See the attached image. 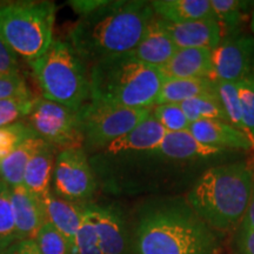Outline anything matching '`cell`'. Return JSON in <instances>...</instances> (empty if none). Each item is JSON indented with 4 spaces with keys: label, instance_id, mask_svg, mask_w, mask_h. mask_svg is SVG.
<instances>
[{
    "label": "cell",
    "instance_id": "cell-1",
    "mask_svg": "<svg viewBox=\"0 0 254 254\" xmlns=\"http://www.w3.org/2000/svg\"><path fill=\"white\" fill-rule=\"evenodd\" d=\"M153 15L150 1H105L79 18L69 32V45L85 63L92 64L131 52Z\"/></svg>",
    "mask_w": 254,
    "mask_h": 254
},
{
    "label": "cell",
    "instance_id": "cell-2",
    "mask_svg": "<svg viewBox=\"0 0 254 254\" xmlns=\"http://www.w3.org/2000/svg\"><path fill=\"white\" fill-rule=\"evenodd\" d=\"M136 254H215L218 239L189 204L151 208L136 228Z\"/></svg>",
    "mask_w": 254,
    "mask_h": 254
},
{
    "label": "cell",
    "instance_id": "cell-3",
    "mask_svg": "<svg viewBox=\"0 0 254 254\" xmlns=\"http://www.w3.org/2000/svg\"><path fill=\"white\" fill-rule=\"evenodd\" d=\"M254 185L245 161L209 168L187 195V204L211 230L230 231L243 221Z\"/></svg>",
    "mask_w": 254,
    "mask_h": 254
},
{
    "label": "cell",
    "instance_id": "cell-4",
    "mask_svg": "<svg viewBox=\"0 0 254 254\" xmlns=\"http://www.w3.org/2000/svg\"><path fill=\"white\" fill-rule=\"evenodd\" d=\"M165 79L160 68L140 62L131 52L109 57L92 65L91 99L128 109H152Z\"/></svg>",
    "mask_w": 254,
    "mask_h": 254
},
{
    "label": "cell",
    "instance_id": "cell-5",
    "mask_svg": "<svg viewBox=\"0 0 254 254\" xmlns=\"http://www.w3.org/2000/svg\"><path fill=\"white\" fill-rule=\"evenodd\" d=\"M28 64L44 99L77 112L91 99L90 71L69 43L53 40L45 55Z\"/></svg>",
    "mask_w": 254,
    "mask_h": 254
},
{
    "label": "cell",
    "instance_id": "cell-6",
    "mask_svg": "<svg viewBox=\"0 0 254 254\" xmlns=\"http://www.w3.org/2000/svg\"><path fill=\"white\" fill-rule=\"evenodd\" d=\"M56 5L51 1L0 4V37L17 56L33 62L53 41Z\"/></svg>",
    "mask_w": 254,
    "mask_h": 254
},
{
    "label": "cell",
    "instance_id": "cell-7",
    "mask_svg": "<svg viewBox=\"0 0 254 254\" xmlns=\"http://www.w3.org/2000/svg\"><path fill=\"white\" fill-rule=\"evenodd\" d=\"M151 110L128 109L90 99L78 111L84 147L90 152L105 150L144 122Z\"/></svg>",
    "mask_w": 254,
    "mask_h": 254
},
{
    "label": "cell",
    "instance_id": "cell-8",
    "mask_svg": "<svg viewBox=\"0 0 254 254\" xmlns=\"http://www.w3.org/2000/svg\"><path fill=\"white\" fill-rule=\"evenodd\" d=\"M27 118L36 134L56 148L64 151L84 146L77 111L43 98L36 100Z\"/></svg>",
    "mask_w": 254,
    "mask_h": 254
},
{
    "label": "cell",
    "instance_id": "cell-9",
    "mask_svg": "<svg viewBox=\"0 0 254 254\" xmlns=\"http://www.w3.org/2000/svg\"><path fill=\"white\" fill-rule=\"evenodd\" d=\"M53 187L57 196L72 202L93 196L98 183L84 148L64 150L57 155Z\"/></svg>",
    "mask_w": 254,
    "mask_h": 254
},
{
    "label": "cell",
    "instance_id": "cell-10",
    "mask_svg": "<svg viewBox=\"0 0 254 254\" xmlns=\"http://www.w3.org/2000/svg\"><path fill=\"white\" fill-rule=\"evenodd\" d=\"M254 73V38L228 34L213 50L212 80L239 82Z\"/></svg>",
    "mask_w": 254,
    "mask_h": 254
},
{
    "label": "cell",
    "instance_id": "cell-11",
    "mask_svg": "<svg viewBox=\"0 0 254 254\" xmlns=\"http://www.w3.org/2000/svg\"><path fill=\"white\" fill-rule=\"evenodd\" d=\"M200 144L218 150H243L254 148V138L240 131L230 123L217 119H202L190 123L187 129Z\"/></svg>",
    "mask_w": 254,
    "mask_h": 254
},
{
    "label": "cell",
    "instance_id": "cell-12",
    "mask_svg": "<svg viewBox=\"0 0 254 254\" xmlns=\"http://www.w3.org/2000/svg\"><path fill=\"white\" fill-rule=\"evenodd\" d=\"M177 51L178 47L166 30L164 20L154 13L131 53L140 62L160 68L170 62Z\"/></svg>",
    "mask_w": 254,
    "mask_h": 254
},
{
    "label": "cell",
    "instance_id": "cell-13",
    "mask_svg": "<svg viewBox=\"0 0 254 254\" xmlns=\"http://www.w3.org/2000/svg\"><path fill=\"white\" fill-rule=\"evenodd\" d=\"M167 131L151 114L125 136L107 146L104 152L111 157L152 153L163 142Z\"/></svg>",
    "mask_w": 254,
    "mask_h": 254
},
{
    "label": "cell",
    "instance_id": "cell-14",
    "mask_svg": "<svg viewBox=\"0 0 254 254\" xmlns=\"http://www.w3.org/2000/svg\"><path fill=\"white\" fill-rule=\"evenodd\" d=\"M164 24L178 49H209L213 51L222 39V28L217 19L213 18L180 24L164 20Z\"/></svg>",
    "mask_w": 254,
    "mask_h": 254
},
{
    "label": "cell",
    "instance_id": "cell-15",
    "mask_svg": "<svg viewBox=\"0 0 254 254\" xmlns=\"http://www.w3.org/2000/svg\"><path fill=\"white\" fill-rule=\"evenodd\" d=\"M11 200L18 240H34L46 222L43 202L23 185L11 189Z\"/></svg>",
    "mask_w": 254,
    "mask_h": 254
},
{
    "label": "cell",
    "instance_id": "cell-16",
    "mask_svg": "<svg viewBox=\"0 0 254 254\" xmlns=\"http://www.w3.org/2000/svg\"><path fill=\"white\" fill-rule=\"evenodd\" d=\"M85 209L94 225L101 254H124L126 237L120 215L112 208L98 205H85Z\"/></svg>",
    "mask_w": 254,
    "mask_h": 254
},
{
    "label": "cell",
    "instance_id": "cell-17",
    "mask_svg": "<svg viewBox=\"0 0 254 254\" xmlns=\"http://www.w3.org/2000/svg\"><path fill=\"white\" fill-rule=\"evenodd\" d=\"M165 78L213 77V51L209 49H178L166 65L160 67Z\"/></svg>",
    "mask_w": 254,
    "mask_h": 254
},
{
    "label": "cell",
    "instance_id": "cell-18",
    "mask_svg": "<svg viewBox=\"0 0 254 254\" xmlns=\"http://www.w3.org/2000/svg\"><path fill=\"white\" fill-rule=\"evenodd\" d=\"M46 221L58 230L71 244L75 254V237L84 215L85 207L51 194L43 201Z\"/></svg>",
    "mask_w": 254,
    "mask_h": 254
},
{
    "label": "cell",
    "instance_id": "cell-19",
    "mask_svg": "<svg viewBox=\"0 0 254 254\" xmlns=\"http://www.w3.org/2000/svg\"><path fill=\"white\" fill-rule=\"evenodd\" d=\"M56 147L46 144L33 155L25 170L23 186L41 202L51 193V182L56 165Z\"/></svg>",
    "mask_w": 254,
    "mask_h": 254
},
{
    "label": "cell",
    "instance_id": "cell-20",
    "mask_svg": "<svg viewBox=\"0 0 254 254\" xmlns=\"http://www.w3.org/2000/svg\"><path fill=\"white\" fill-rule=\"evenodd\" d=\"M221 150L208 147L196 140L189 131L167 132L163 142L152 154L170 160H190V159L208 158L221 153Z\"/></svg>",
    "mask_w": 254,
    "mask_h": 254
},
{
    "label": "cell",
    "instance_id": "cell-21",
    "mask_svg": "<svg viewBox=\"0 0 254 254\" xmlns=\"http://www.w3.org/2000/svg\"><path fill=\"white\" fill-rule=\"evenodd\" d=\"M204 95H218L215 81L212 79L168 78L165 79L155 105L182 104Z\"/></svg>",
    "mask_w": 254,
    "mask_h": 254
},
{
    "label": "cell",
    "instance_id": "cell-22",
    "mask_svg": "<svg viewBox=\"0 0 254 254\" xmlns=\"http://www.w3.org/2000/svg\"><path fill=\"white\" fill-rule=\"evenodd\" d=\"M154 13L168 23L180 24L201 19H215L211 0H154Z\"/></svg>",
    "mask_w": 254,
    "mask_h": 254
},
{
    "label": "cell",
    "instance_id": "cell-23",
    "mask_svg": "<svg viewBox=\"0 0 254 254\" xmlns=\"http://www.w3.org/2000/svg\"><path fill=\"white\" fill-rule=\"evenodd\" d=\"M47 144L39 136H32L5 158L0 159V180L9 189L23 185L25 170L33 155Z\"/></svg>",
    "mask_w": 254,
    "mask_h": 254
},
{
    "label": "cell",
    "instance_id": "cell-24",
    "mask_svg": "<svg viewBox=\"0 0 254 254\" xmlns=\"http://www.w3.org/2000/svg\"><path fill=\"white\" fill-rule=\"evenodd\" d=\"M190 123L202 119H217L228 123L226 112L218 95H204L179 104Z\"/></svg>",
    "mask_w": 254,
    "mask_h": 254
},
{
    "label": "cell",
    "instance_id": "cell-25",
    "mask_svg": "<svg viewBox=\"0 0 254 254\" xmlns=\"http://www.w3.org/2000/svg\"><path fill=\"white\" fill-rule=\"evenodd\" d=\"M215 86H217L219 100H220L222 107H224L225 112H226L228 123L234 127H237L240 131L251 135L249 131H247L245 123H244L243 109H241L239 90H238V82L217 80L215 81Z\"/></svg>",
    "mask_w": 254,
    "mask_h": 254
},
{
    "label": "cell",
    "instance_id": "cell-26",
    "mask_svg": "<svg viewBox=\"0 0 254 254\" xmlns=\"http://www.w3.org/2000/svg\"><path fill=\"white\" fill-rule=\"evenodd\" d=\"M18 241L11 189L0 180V254Z\"/></svg>",
    "mask_w": 254,
    "mask_h": 254
},
{
    "label": "cell",
    "instance_id": "cell-27",
    "mask_svg": "<svg viewBox=\"0 0 254 254\" xmlns=\"http://www.w3.org/2000/svg\"><path fill=\"white\" fill-rule=\"evenodd\" d=\"M34 243L41 254H73L69 241L47 221L38 231Z\"/></svg>",
    "mask_w": 254,
    "mask_h": 254
},
{
    "label": "cell",
    "instance_id": "cell-28",
    "mask_svg": "<svg viewBox=\"0 0 254 254\" xmlns=\"http://www.w3.org/2000/svg\"><path fill=\"white\" fill-rule=\"evenodd\" d=\"M36 100L32 93L0 100V127L8 126L23 117H28Z\"/></svg>",
    "mask_w": 254,
    "mask_h": 254
},
{
    "label": "cell",
    "instance_id": "cell-29",
    "mask_svg": "<svg viewBox=\"0 0 254 254\" xmlns=\"http://www.w3.org/2000/svg\"><path fill=\"white\" fill-rule=\"evenodd\" d=\"M36 135V132L32 129V127L23 122L0 127V159L5 158L27 139Z\"/></svg>",
    "mask_w": 254,
    "mask_h": 254
},
{
    "label": "cell",
    "instance_id": "cell-30",
    "mask_svg": "<svg viewBox=\"0 0 254 254\" xmlns=\"http://www.w3.org/2000/svg\"><path fill=\"white\" fill-rule=\"evenodd\" d=\"M152 114L167 132L187 131L190 124L179 104L155 105Z\"/></svg>",
    "mask_w": 254,
    "mask_h": 254
},
{
    "label": "cell",
    "instance_id": "cell-31",
    "mask_svg": "<svg viewBox=\"0 0 254 254\" xmlns=\"http://www.w3.org/2000/svg\"><path fill=\"white\" fill-rule=\"evenodd\" d=\"M75 254H101L97 232L86 213V209L75 237Z\"/></svg>",
    "mask_w": 254,
    "mask_h": 254
},
{
    "label": "cell",
    "instance_id": "cell-32",
    "mask_svg": "<svg viewBox=\"0 0 254 254\" xmlns=\"http://www.w3.org/2000/svg\"><path fill=\"white\" fill-rule=\"evenodd\" d=\"M212 11L217 21L227 27H236L247 2L239 0H211Z\"/></svg>",
    "mask_w": 254,
    "mask_h": 254
},
{
    "label": "cell",
    "instance_id": "cell-33",
    "mask_svg": "<svg viewBox=\"0 0 254 254\" xmlns=\"http://www.w3.org/2000/svg\"><path fill=\"white\" fill-rule=\"evenodd\" d=\"M238 90L243 109L244 123L247 131L254 138V73L238 82Z\"/></svg>",
    "mask_w": 254,
    "mask_h": 254
},
{
    "label": "cell",
    "instance_id": "cell-34",
    "mask_svg": "<svg viewBox=\"0 0 254 254\" xmlns=\"http://www.w3.org/2000/svg\"><path fill=\"white\" fill-rule=\"evenodd\" d=\"M30 93L20 73H0V100Z\"/></svg>",
    "mask_w": 254,
    "mask_h": 254
},
{
    "label": "cell",
    "instance_id": "cell-35",
    "mask_svg": "<svg viewBox=\"0 0 254 254\" xmlns=\"http://www.w3.org/2000/svg\"><path fill=\"white\" fill-rule=\"evenodd\" d=\"M0 73H19L17 55L0 37Z\"/></svg>",
    "mask_w": 254,
    "mask_h": 254
},
{
    "label": "cell",
    "instance_id": "cell-36",
    "mask_svg": "<svg viewBox=\"0 0 254 254\" xmlns=\"http://www.w3.org/2000/svg\"><path fill=\"white\" fill-rule=\"evenodd\" d=\"M237 247L240 254H254V230L240 226Z\"/></svg>",
    "mask_w": 254,
    "mask_h": 254
},
{
    "label": "cell",
    "instance_id": "cell-37",
    "mask_svg": "<svg viewBox=\"0 0 254 254\" xmlns=\"http://www.w3.org/2000/svg\"><path fill=\"white\" fill-rule=\"evenodd\" d=\"M1 254H41L34 240H18Z\"/></svg>",
    "mask_w": 254,
    "mask_h": 254
},
{
    "label": "cell",
    "instance_id": "cell-38",
    "mask_svg": "<svg viewBox=\"0 0 254 254\" xmlns=\"http://www.w3.org/2000/svg\"><path fill=\"white\" fill-rule=\"evenodd\" d=\"M104 0H80V1H69L71 7L77 12L78 14L85 15L91 13L92 11L100 7L101 5H104Z\"/></svg>",
    "mask_w": 254,
    "mask_h": 254
},
{
    "label": "cell",
    "instance_id": "cell-39",
    "mask_svg": "<svg viewBox=\"0 0 254 254\" xmlns=\"http://www.w3.org/2000/svg\"><path fill=\"white\" fill-rule=\"evenodd\" d=\"M241 227L254 230V185H253L252 198H251L249 209H247L245 217H244L243 221H241Z\"/></svg>",
    "mask_w": 254,
    "mask_h": 254
}]
</instances>
